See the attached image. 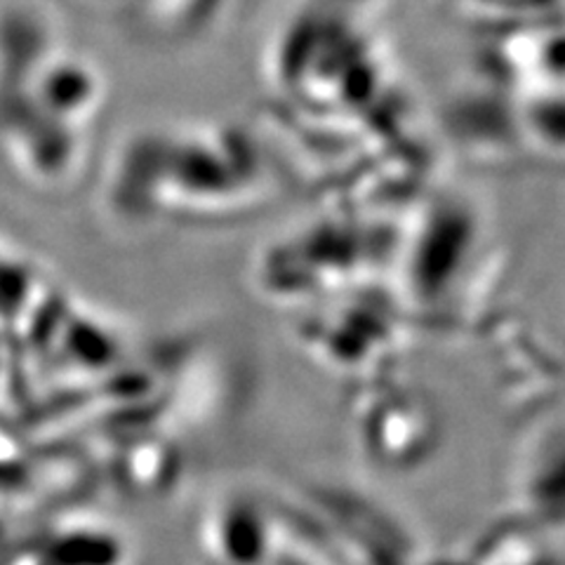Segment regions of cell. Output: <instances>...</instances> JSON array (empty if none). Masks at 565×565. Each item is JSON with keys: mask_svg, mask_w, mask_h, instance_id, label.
Instances as JSON below:
<instances>
[{"mask_svg": "<svg viewBox=\"0 0 565 565\" xmlns=\"http://www.w3.org/2000/svg\"><path fill=\"white\" fill-rule=\"evenodd\" d=\"M109 83L93 52L29 0L0 3V172L60 196L93 168Z\"/></svg>", "mask_w": 565, "mask_h": 565, "instance_id": "6da1fadb", "label": "cell"}]
</instances>
